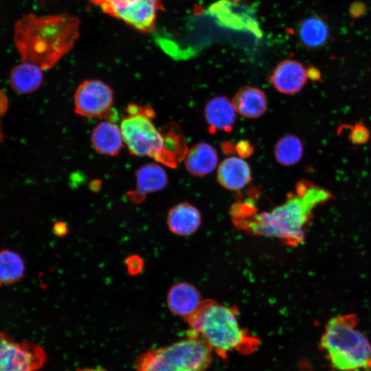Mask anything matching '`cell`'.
I'll use <instances>...</instances> for the list:
<instances>
[{
  "label": "cell",
  "instance_id": "obj_19",
  "mask_svg": "<svg viewBox=\"0 0 371 371\" xmlns=\"http://www.w3.org/2000/svg\"><path fill=\"white\" fill-rule=\"evenodd\" d=\"M43 70L38 66L22 62L12 69L10 74V85L19 93L34 91L42 84Z\"/></svg>",
  "mask_w": 371,
  "mask_h": 371
},
{
  "label": "cell",
  "instance_id": "obj_17",
  "mask_svg": "<svg viewBox=\"0 0 371 371\" xmlns=\"http://www.w3.org/2000/svg\"><path fill=\"white\" fill-rule=\"evenodd\" d=\"M232 104L238 113L247 118H257L267 109V98L260 89L245 86L235 93Z\"/></svg>",
  "mask_w": 371,
  "mask_h": 371
},
{
  "label": "cell",
  "instance_id": "obj_16",
  "mask_svg": "<svg viewBox=\"0 0 371 371\" xmlns=\"http://www.w3.org/2000/svg\"><path fill=\"white\" fill-rule=\"evenodd\" d=\"M169 229L179 236H189L199 227L201 216L199 210L188 203L175 205L168 212L167 218Z\"/></svg>",
  "mask_w": 371,
  "mask_h": 371
},
{
  "label": "cell",
  "instance_id": "obj_7",
  "mask_svg": "<svg viewBox=\"0 0 371 371\" xmlns=\"http://www.w3.org/2000/svg\"><path fill=\"white\" fill-rule=\"evenodd\" d=\"M104 12L119 19L142 33L155 29L162 0H105L100 6Z\"/></svg>",
  "mask_w": 371,
  "mask_h": 371
},
{
  "label": "cell",
  "instance_id": "obj_28",
  "mask_svg": "<svg viewBox=\"0 0 371 371\" xmlns=\"http://www.w3.org/2000/svg\"><path fill=\"white\" fill-rule=\"evenodd\" d=\"M78 371H106L101 368H86V369H80Z\"/></svg>",
  "mask_w": 371,
  "mask_h": 371
},
{
  "label": "cell",
  "instance_id": "obj_10",
  "mask_svg": "<svg viewBox=\"0 0 371 371\" xmlns=\"http://www.w3.org/2000/svg\"><path fill=\"white\" fill-rule=\"evenodd\" d=\"M308 78V69L301 63L288 59L276 66L270 76V82L278 92L295 94L301 91Z\"/></svg>",
  "mask_w": 371,
  "mask_h": 371
},
{
  "label": "cell",
  "instance_id": "obj_4",
  "mask_svg": "<svg viewBox=\"0 0 371 371\" xmlns=\"http://www.w3.org/2000/svg\"><path fill=\"white\" fill-rule=\"evenodd\" d=\"M355 314L331 318L320 339L333 367L339 371H361L371 369V344L357 328Z\"/></svg>",
  "mask_w": 371,
  "mask_h": 371
},
{
  "label": "cell",
  "instance_id": "obj_18",
  "mask_svg": "<svg viewBox=\"0 0 371 371\" xmlns=\"http://www.w3.org/2000/svg\"><path fill=\"white\" fill-rule=\"evenodd\" d=\"M187 170L194 176L203 177L216 167L218 155L214 148L207 143H199L188 150L184 158Z\"/></svg>",
  "mask_w": 371,
  "mask_h": 371
},
{
  "label": "cell",
  "instance_id": "obj_26",
  "mask_svg": "<svg viewBox=\"0 0 371 371\" xmlns=\"http://www.w3.org/2000/svg\"><path fill=\"white\" fill-rule=\"evenodd\" d=\"M237 150H238L239 154H243V157H247L251 153V148L250 145H248L247 143H240L237 146Z\"/></svg>",
  "mask_w": 371,
  "mask_h": 371
},
{
  "label": "cell",
  "instance_id": "obj_22",
  "mask_svg": "<svg viewBox=\"0 0 371 371\" xmlns=\"http://www.w3.org/2000/svg\"><path fill=\"white\" fill-rule=\"evenodd\" d=\"M304 146L300 139L294 135H286L276 143L274 155L279 164L283 166L296 164L302 158Z\"/></svg>",
  "mask_w": 371,
  "mask_h": 371
},
{
  "label": "cell",
  "instance_id": "obj_3",
  "mask_svg": "<svg viewBox=\"0 0 371 371\" xmlns=\"http://www.w3.org/2000/svg\"><path fill=\"white\" fill-rule=\"evenodd\" d=\"M186 322L188 337L201 340L223 360L234 352L250 355L260 346L259 339L241 327L236 310L218 302H204Z\"/></svg>",
  "mask_w": 371,
  "mask_h": 371
},
{
  "label": "cell",
  "instance_id": "obj_1",
  "mask_svg": "<svg viewBox=\"0 0 371 371\" xmlns=\"http://www.w3.org/2000/svg\"><path fill=\"white\" fill-rule=\"evenodd\" d=\"M295 192L270 211H251L248 203L234 206V221L250 234L278 238L290 245L305 239L306 229L314 210L333 198L327 190L308 181H299Z\"/></svg>",
  "mask_w": 371,
  "mask_h": 371
},
{
  "label": "cell",
  "instance_id": "obj_23",
  "mask_svg": "<svg viewBox=\"0 0 371 371\" xmlns=\"http://www.w3.org/2000/svg\"><path fill=\"white\" fill-rule=\"evenodd\" d=\"M350 139L354 144L365 143L369 137V132L368 129L361 124L355 125L350 131Z\"/></svg>",
  "mask_w": 371,
  "mask_h": 371
},
{
  "label": "cell",
  "instance_id": "obj_27",
  "mask_svg": "<svg viewBox=\"0 0 371 371\" xmlns=\"http://www.w3.org/2000/svg\"><path fill=\"white\" fill-rule=\"evenodd\" d=\"M88 1L92 3L93 4L100 7L103 4L105 0H88Z\"/></svg>",
  "mask_w": 371,
  "mask_h": 371
},
{
  "label": "cell",
  "instance_id": "obj_20",
  "mask_svg": "<svg viewBox=\"0 0 371 371\" xmlns=\"http://www.w3.org/2000/svg\"><path fill=\"white\" fill-rule=\"evenodd\" d=\"M25 271V262L20 254L8 249L0 250V284L11 285L19 282Z\"/></svg>",
  "mask_w": 371,
  "mask_h": 371
},
{
  "label": "cell",
  "instance_id": "obj_11",
  "mask_svg": "<svg viewBox=\"0 0 371 371\" xmlns=\"http://www.w3.org/2000/svg\"><path fill=\"white\" fill-rule=\"evenodd\" d=\"M204 302L199 290L188 282L174 284L168 291L167 304L174 314L186 320L194 315Z\"/></svg>",
  "mask_w": 371,
  "mask_h": 371
},
{
  "label": "cell",
  "instance_id": "obj_6",
  "mask_svg": "<svg viewBox=\"0 0 371 371\" xmlns=\"http://www.w3.org/2000/svg\"><path fill=\"white\" fill-rule=\"evenodd\" d=\"M212 351L201 340L192 337L142 354L136 371H206Z\"/></svg>",
  "mask_w": 371,
  "mask_h": 371
},
{
  "label": "cell",
  "instance_id": "obj_24",
  "mask_svg": "<svg viewBox=\"0 0 371 371\" xmlns=\"http://www.w3.org/2000/svg\"><path fill=\"white\" fill-rule=\"evenodd\" d=\"M126 266L128 273L131 276L139 274L144 267L143 260L137 255H132L126 259Z\"/></svg>",
  "mask_w": 371,
  "mask_h": 371
},
{
  "label": "cell",
  "instance_id": "obj_8",
  "mask_svg": "<svg viewBox=\"0 0 371 371\" xmlns=\"http://www.w3.org/2000/svg\"><path fill=\"white\" fill-rule=\"evenodd\" d=\"M45 361V352L40 346L17 342L0 332V371H39Z\"/></svg>",
  "mask_w": 371,
  "mask_h": 371
},
{
  "label": "cell",
  "instance_id": "obj_9",
  "mask_svg": "<svg viewBox=\"0 0 371 371\" xmlns=\"http://www.w3.org/2000/svg\"><path fill=\"white\" fill-rule=\"evenodd\" d=\"M74 100L77 114L88 118H107L112 110L113 93L104 82L88 80L78 87Z\"/></svg>",
  "mask_w": 371,
  "mask_h": 371
},
{
  "label": "cell",
  "instance_id": "obj_25",
  "mask_svg": "<svg viewBox=\"0 0 371 371\" xmlns=\"http://www.w3.org/2000/svg\"><path fill=\"white\" fill-rule=\"evenodd\" d=\"M54 232L57 236L65 235L67 232V227L63 222H57L54 226Z\"/></svg>",
  "mask_w": 371,
  "mask_h": 371
},
{
  "label": "cell",
  "instance_id": "obj_12",
  "mask_svg": "<svg viewBox=\"0 0 371 371\" xmlns=\"http://www.w3.org/2000/svg\"><path fill=\"white\" fill-rule=\"evenodd\" d=\"M136 188L127 192L135 203H142L146 196L159 191L168 184V176L164 169L157 164H148L139 168L136 173Z\"/></svg>",
  "mask_w": 371,
  "mask_h": 371
},
{
  "label": "cell",
  "instance_id": "obj_21",
  "mask_svg": "<svg viewBox=\"0 0 371 371\" xmlns=\"http://www.w3.org/2000/svg\"><path fill=\"white\" fill-rule=\"evenodd\" d=\"M298 33L303 44L313 48L325 44L329 34L326 23L318 16L304 20L300 25Z\"/></svg>",
  "mask_w": 371,
  "mask_h": 371
},
{
  "label": "cell",
  "instance_id": "obj_14",
  "mask_svg": "<svg viewBox=\"0 0 371 371\" xmlns=\"http://www.w3.org/2000/svg\"><path fill=\"white\" fill-rule=\"evenodd\" d=\"M236 111L226 97L218 96L210 100L205 109V117L211 133L230 131L236 120Z\"/></svg>",
  "mask_w": 371,
  "mask_h": 371
},
{
  "label": "cell",
  "instance_id": "obj_13",
  "mask_svg": "<svg viewBox=\"0 0 371 371\" xmlns=\"http://www.w3.org/2000/svg\"><path fill=\"white\" fill-rule=\"evenodd\" d=\"M217 180L225 188L239 190L251 180L249 164L240 157H229L225 159L217 170Z\"/></svg>",
  "mask_w": 371,
  "mask_h": 371
},
{
  "label": "cell",
  "instance_id": "obj_2",
  "mask_svg": "<svg viewBox=\"0 0 371 371\" xmlns=\"http://www.w3.org/2000/svg\"><path fill=\"white\" fill-rule=\"evenodd\" d=\"M80 24L78 16L67 13L23 15L14 27V41L22 62L42 70L53 67L74 47Z\"/></svg>",
  "mask_w": 371,
  "mask_h": 371
},
{
  "label": "cell",
  "instance_id": "obj_15",
  "mask_svg": "<svg viewBox=\"0 0 371 371\" xmlns=\"http://www.w3.org/2000/svg\"><path fill=\"white\" fill-rule=\"evenodd\" d=\"M91 143L100 154L114 156L124 147V140L120 126L111 120L99 123L91 133Z\"/></svg>",
  "mask_w": 371,
  "mask_h": 371
},
{
  "label": "cell",
  "instance_id": "obj_5",
  "mask_svg": "<svg viewBox=\"0 0 371 371\" xmlns=\"http://www.w3.org/2000/svg\"><path fill=\"white\" fill-rule=\"evenodd\" d=\"M122 116L120 130L130 153L149 157L164 165L169 137L168 126L157 128L153 122L155 113L148 105L130 104Z\"/></svg>",
  "mask_w": 371,
  "mask_h": 371
}]
</instances>
